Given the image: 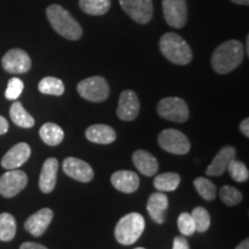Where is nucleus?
<instances>
[{
    "instance_id": "nucleus-21",
    "label": "nucleus",
    "mask_w": 249,
    "mask_h": 249,
    "mask_svg": "<svg viewBox=\"0 0 249 249\" xmlns=\"http://www.w3.org/2000/svg\"><path fill=\"white\" fill-rule=\"evenodd\" d=\"M133 163L139 170V172H141L145 177L155 176L160 167L155 156L145 150H136L134 152Z\"/></svg>"
},
{
    "instance_id": "nucleus-16",
    "label": "nucleus",
    "mask_w": 249,
    "mask_h": 249,
    "mask_svg": "<svg viewBox=\"0 0 249 249\" xmlns=\"http://www.w3.org/2000/svg\"><path fill=\"white\" fill-rule=\"evenodd\" d=\"M59 170L58 160L51 157L48 158L43 164L42 171L39 176V189L44 194H49L54 189L55 183H57V174Z\"/></svg>"
},
{
    "instance_id": "nucleus-12",
    "label": "nucleus",
    "mask_w": 249,
    "mask_h": 249,
    "mask_svg": "<svg viewBox=\"0 0 249 249\" xmlns=\"http://www.w3.org/2000/svg\"><path fill=\"white\" fill-rule=\"evenodd\" d=\"M62 170L68 177L80 182H90L93 179V170L85 160L67 157L62 163Z\"/></svg>"
},
{
    "instance_id": "nucleus-27",
    "label": "nucleus",
    "mask_w": 249,
    "mask_h": 249,
    "mask_svg": "<svg viewBox=\"0 0 249 249\" xmlns=\"http://www.w3.org/2000/svg\"><path fill=\"white\" fill-rule=\"evenodd\" d=\"M38 90L44 95L61 96L65 92L64 82L53 76H46L38 83Z\"/></svg>"
},
{
    "instance_id": "nucleus-13",
    "label": "nucleus",
    "mask_w": 249,
    "mask_h": 249,
    "mask_svg": "<svg viewBox=\"0 0 249 249\" xmlns=\"http://www.w3.org/2000/svg\"><path fill=\"white\" fill-rule=\"evenodd\" d=\"M140 113V101L138 95L133 90H124L121 92L117 116L124 121H133Z\"/></svg>"
},
{
    "instance_id": "nucleus-25",
    "label": "nucleus",
    "mask_w": 249,
    "mask_h": 249,
    "mask_svg": "<svg viewBox=\"0 0 249 249\" xmlns=\"http://www.w3.org/2000/svg\"><path fill=\"white\" fill-rule=\"evenodd\" d=\"M17 233V222L11 213H0V240L4 242L12 241Z\"/></svg>"
},
{
    "instance_id": "nucleus-38",
    "label": "nucleus",
    "mask_w": 249,
    "mask_h": 249,
    "mask_svg": "<svg viewBox=\"0 0 249 249\" xmlns=\"http://www.w3.org/2000/svg\"><path fill=\"white\" fill-rule=\"evenodd\" d=\"M235 249H249V240H248V239H246V240L242 241L241 244L239 245Z\"/></svg>"
},
{
    "instance_id": "nucleus-33",
    "label": "nucleus",
    "mask_w": 249,
    "mask_h": 249,
    "mask_svg": "<svg viewBox=\"0 0 249 249\" xmlns=\"http://www.w3.org/2000/svg\"><path fill=\"white\" fill-rule=\"evenodd\" d=\"M178 229L182 235L191 236L194 234L195 231V224L193 220L192 214L188 213H182L178 217Z\"/></svg>"
},
{
    "instance_id": "nucleus-4",
    "label": "nucleus",
    "mask_w": 249,
    "mask_h": 249,
    "mask_svg": "<svg viewBox=\"0 0 249 249\" xmlns=\"http://www.w3.org/2000/svg\"><path fill=\"white\" fill-rule=\"evenodd\" d=\"M145 227V220L139 213H130L118 222L114 229V236L120 245L130 246L135 244L142 235Z\"/></svg>"
},
{
    "instance_id": "nucleus-22",
    "label": "nucleus",
    "mask_w": 249,
    "mask_h": 249,
    "mask_svg": "<svg viewBox=\"0 0 249 249\" xmlns=\"http://www.w3.org/2000/svg\"><path fill=\"white\" fill-rule=\"evenodd\" d=\"M39 136L45 144L50 147H55L62 142L65 134L60 126L53 123H46L40 127Z\"/></svg>"
},
{
    "instance_id": "nucleus-14",
    "label": "nucleus",
    "mask_w": 249,
    "mask_h": 249,
    "mask_svg": "<svg viewBox=\"0 0 249 249\" xmlns=\"http://www.w3.org/2000/svg\"><path fill=\"white\" fill-rule=\"evenodd\" d=\"M53 219V211L49 208L40 209L28 218L24 223V229L34 236H40L45 233Z\"/></svg>"
},
{
    "instance_id": "nucleus-11",
    "label": "nucleus",
    "mask_w": 249,
    "mask_h": 249,
    "mask_svg": "<svg viewBox=\"0 0 249 249\" xmlns=\"http://www.w3.org/2000/svg\"><path fill=\"white\" fill-rule=\"evenodd\" d=\"M2 67L11 74L27 73L31 67L30 57L21 49H12L2 57Z\"/></svg>"
},
{
    "instance_id": "nucleus-31",
    "label": "nucleus",
    "mask_w": 249,
    "mask_h": 249,
    "mask_svg": "<svg viewBox=\"0 0 249 249\" xmlns=\"http://www.w3.org/2000/svg\"><path fill=\"white\" fill-rule=\"evenodd\" d=\"M222 201L229 207L239 204L242 201V194L232 186H223L219 192Z\"/></svg>"
},
{
    "instance_id": "nucleus-9",
    "label": "nucleus",
    "mask_w": 249,
    "mask_h": 249,
    "mask_svg": "<svg viewBox=\"0 0 249 249\" xmlns=\"http://www.w3.org/2000/svg\"><path fill=\"white\" fill-rule=\"evenodd\" d=\"M121 8L135 22L145 24L150 22L154 13L152 0H119Z\"/></svg>"
},
{
    "instance_id": "nucleus-15",
    "label": "nucleus",
    "mask_w": 249,
    "mask_h": 249,
    "mask_svg": "<svg viewBox=\"0 0 249 249\" xmlns=\"http://www.w3.org/2000/svg\"><path fill=\"white\" fill-rule=\"evenodd\" d=\"M31 154V149L29 144L21 142L15 144L6 152L1 160V166L7 170H15L18 167L22 166L26 161L29 160Z\"/></svg>"
},
{
    "instance_id": "nucleus-23",
    "label": "nucleus",
    "mask_w": 249,
    "mask_h": 249,
    "mask_svg": "<svg viewBox=\"0 0 249 249\" xmlns=\"http://www.w3.org/2000/svg\"><path fill=\"white\" fill-rule=\"evenodd\" d=\"M9 116L13 123L21 128H31L35 124V120L28 113L20 102H14L9 110Z\"/></svg>"
},
{
    "instance_id": "nucleus-35",
    "label": "nucleus",
    "mask_w": 249,
    "mask_h": 249,
    "mask_svg": "<svg viewBox=\"0 0 249 249\" xmlns=\"http://www.w3.org/2000/svg\"><path fill=\"white\" fill-rule=\"evenodd\" d=\"M20 249H48L45 246L35 244V242H24V244L21 245Z\"/></svg>"
},
{
    "instance_id": "nucleus-2",
    "label": "nucleus",
    "mask_w": 249,
    "mask_h": 249,
    "mask_svg": "<svg viewBox=\"0 0 249 249\" xmlns=\"http://www.w3.org/2000/svg\"><path fill=\"white\" fill-rule=\"evenodd\" d=\"M46 17L59 35L70 40H77L82 36V28L70 12L60 5H51L46 9Z\"/></svg>"
},
{
    "instance_id": "nucleus-29",
    "label": "nucleus",
    "mask_w": 249,
    "mask_h": 249,
    "mask_svg": "<svg viewBox=\"0 0 249 249\" xmlns=\"http://www.w3.org/2000/svg\"><path fill=\"white\" fill-rule=\"evenodd\" d=\"M192 218L195 224V231L198 233H204L210 227V214L204 208L197 207L193 210Z\"/></svg>"
},
{
    "instance_id": "nucleus-3",
    "label": "nucleus",
    "mask_w": 249,
    "mask_h": 249,
    "mask_svg": "<svg viewBox=\"0 0 249 249\" xmlns=\"http://www.w3.org/2000/svg\"><path fill=\"white\" fill-rule=\"evenodd\" d=\"M160 49L167 60L176 65H187L192 61L193 52L188 43L181 36L174 33H167L161 36Z\"/></svg>"
},
{
    "instance_id": "nucleus-8",
    "label": "nucleus",
    "mask_w": 249,
    "mask_h": 249,
    "mask_svg": "<svg viewBox=\"0 0 249 249\" xmlns=\"http://www.w3.org/2000/svg\"><path fill=\"white\" fill-rule=\"evenodd\" d=\"M28 183V177L23 171L9 170L0 177V195L4 197H14Z\"/></svg>"
},
{
    "instance_id": "nucleus-5",
    "label": "nucleus",
    "mask_w": 249,
    "mask_h": 249,
    "mask_svg": "<svg viewBox=\"0 0 249 249\" xmlns=\"http://www.w3.org/2000/svg\"><path fill=\"white\" fill-rule=\"evenodd\" d=\"M77 92L82 98L89 102L101 103L107 101L110 88L103 76H91L81 81L77 85Z\"/></svg>"
},
{
    "instance_id": "nucleus-10",
    "label": "nucleus",
    "mask_w": 249,
    "mask_h": 249,
    "mask_svg": "<svg viewBox=\"0 0 249 249\" xmlns=\"http://www.w3.org/2000/svg\"><path fill=\"white\" fill-rule=\"evenodd\" d=\"M163 13L169 26L180 29L186 24L188 17L186 0H163Z\"/></svg>"
},
{
    "instance_id": "nucleus-34",
    "label": "nucleus",
    "mask_w": 249,
    "mask_h": 249,
    "mask_svg": "<svg viewBox=\"0 0 249 249\" xmlns=\"http://www.w3.org/2000/svg\"><path fill=\"white\" fill-rule=\"evenodd\" d=\"M172 249H191L188 241L183 236H177L173 240V248Z\"/></svg>"
},
{
    "instance_id": "nucleus-30",
    "label": "nucleus",
    "mask_w": 249,
    "mask_h": 249,
    "mask_svg": "<svg viewBox=\"0 0 249 249\" xmlns=\"http://www.w3.org/2000/svg\"><path fill=\"white\" fill-rule=\"evenodd\" d=\"M226 170L229 171L231 178L236 182H245L249 178V171L247 166L242 161L236 160L235 158L231 160V163L229 164Z\"/></svg>"
},
{
    "instance_id": "nucleus-17",
    "label": "nucleus",
    "mask_w": 249,
    "mask_h": 249,
    "mask_svg": "<svg viewBox=\"0 0 249 249\" xmlns=\"http://www.w3.org/2000/svg\"><path fill=\"white\" fill-rule=\"evenodd\" d=\"M169 208V198L163 194V192L154 193L149 197L147 210L149 216L155 223L163 224L166 218V210Z\"/></svg>"
},
{
    "instance_id": "nucleus-19",
    "label": "nucleus",
    "mask_w": 249,
    "mask_h": 249,
    "mask_svg": "<svg viewBox=\"0 0 249 249\" xmlns=\"http://www.w3.org/2000/svg\"><path fill=\"white\" fill-rule=\"evenodd\" d=\"M111 182L119 192L132 194L138 191L140 186V178L136 173L132 171H117L112 174Z\"/></svg>"
},
{
    "instance_id": "nucleus-6",
    "label": "nucleus",
    "mask_w": 249,
    "mask_h": 249,
    "mask_svg": "<svg viewBox=\"0 0 249 249\" xmlns=\"http://www.w3.org/2000/svg\"><path fill=\"white\" fill-rule=\"evenodd\" d=\"M157 112L160 117L173 123H186L189 118L187 103L179 97H166L158 103Z\"/></svg>"
},
{
    "instance_id": "nucleus-24",
    "label": "nucleus",
    "mask_w": 249,
    "mask_h": 249,
    "mask_svg": "<svg viewBox=\"0 0 249 249\" xmlns=\"http://www.w3.org/2000/svg\"><path fill=\"white\" fill-rule=\"evenodd\" d=\"M181 178L178 173L167 172L157 176L154 180V186L158 192H173L178 188Z\"/></svg>"
},
{
    "instance_id": "nucleus-37",
    "label": "nucleus",
    "mask_w": 249,
    "mask_h": 249,
    "mask_svg": "<svg viewBox=\"0 0 249 249\" xmlns=\"http://www.w3.org/2000/svg\"><path fill=\"white\" fill-rule=\"evenodd\" d=\"M7 130H8V123H7V120H6L4 117L0 116V135H2V134L7 133Z\"/></svg>"
},
{
    "instance_id": "nucleus-26",
    "label": "nucleus",
    "mask_w": 249,
    "mask_h": 249,
    "mask_svg": "<svg viewBox=\"0 0 249 249\" xmlns=\"http://www.w3.org/2000/svg\"><path fill=\"white\" fill-rule=\"evenodd\" d=\"M80 8L89 15H104L111 7V0H79Z\"/></svg>"
},
{
    "instance_id": "nucleus-18",
    "label": "nucleus",
    "mask_w": 249,
    "mask_h": 249,
    "mask_svg": "<svg viewBox=\"0 0 249 249\" xmlns=\"http://www.w3.org/2000/svg\"><path fill=\"white\" fill-rule=\"evenodd\" d=\"M236 151L235 149L231 147V145H227L219 150V152L214 156L213 163H211L208 169L205 170V173L210 177H219L225 172L229 164L231 163L235 158Z\"/></svg>"
},
{
    "instance_id": "nucleus-20",
    "label": "nucleus",
    "mask_w": 249,
    "mask_h": 249,
    "mask_svg": "<svg viewBox=\"0 0 249 249\" xmlns=\"http://www.w3.org/2000/svg\"><path fill=\"white\" fill-rule=\"evenodd\" d=\"M86 138L88 141L97 144H110L117 139L116 130L107 124H92L86 130Z\"/></svg>"
},
{
    "instance_id": "nucleus-39",
    "label": "nucleus",
    "mask_w": 249,
    "mask_h": 249,
    "mask_svg": "<svg viewBox=\"0 0 249 249\" xmlns=\"http://www.w3.org/2000/svg\"><path fill=\"white\" fill-rule=\"evenodd\" d=\"M232 2H234L236 5H245V6H248L249 4V0H231Z\"/></svg>"
},
{
    "instance_id": "nucleus-28",
    "label": "nucleus",
    "mask_w": 249,
    "mask_h": 249,
    "mask_svg": "<svg viewBox=\"0 0 249 249\" xmlns=\"http://www.w3.org/2000/svg\"><path fill=\"white\" fill-rule=\"evenodd\" d=\"M194 187L203 200L213 201L216 198L217 189L211 180L203 178V177H198L194 180Z\"/></svg>"
},
{
    "instance_id": "nucleus-40",
    "label": "nucleus",
    "mask_w": 249,
    "mask_h": 249,
    "mask_svg": "<svg viewBox=\"0 0 249 249\" xmlns=\"http://www.w3.org/2000/svg\"><path fill=\"white\" fill-rule=\"evenodd\" d=\"M134 249H145V248H143V247H138V248H134Z\"/></svg>"
},
{
    "instance_id": "nucleus-32",
    "label": "nucleus",
    "mask_w": 249,
    "mask_h": 249,
    "mask_svg": "<svg viewBox=\"0 0 249 249\" xmlns=\"http://www.w3.org/2000/svg\"><path fill=\"white\" fill-rule=\"evenodd\" d=\"M24 85L22 80H20L18 77H12L11 80L8 81L7 89L5 91V97L8 99V101H17V99L20 97L21 93L23 91Z\"/></svg>"
},
{
    "instance_id": "nucleus-1",
    "label": "nucleus",
    "mask_w": 249,
    "mask_h": 249,
    "mask_svg": "<svg viewBox=\"0 0 249 249\" xmlns=\"http://www.w3.org/2000/svg\"><path fill=\"white\" fill-rule=\"evenodd\" d=\"M245 50L241 42L227 40L217 46L211 57V65L218 74H227L234 71L244 60Z\"/></svg>"
},
{
    "instance_id": "nucleus-7",
    "label": "nucleus",
    "mask_w": 249,
    "mask_h": 249,
    "mask_svg": "<svg viewBox=\"0 0 249 249\" xmlns=\"http://www.w3.org/2000/svg\"><path fill=\"white\" fill-rule=\"evenodd\" d=\"M158 144L163 150L173 155H186L191 150V142L182 132L177 129H164L158 135Z\"/></svg>"
},
{
    "instance_id": "nucleus-36",
    "label": "nucleus",
    "mask_w": 249,
    "mask_h": 249,
    "mask_svg": "<svg viewBox=\"0 0 249 249\" xmlns=\"http://www.w3.org/2000/svg\"><path fill=\"white\" fill-rule=\"evenodd\" d=\"M240 130H241V133L246 136V138H249V119L248 118H246L245 120L241 121Z\"/></svg>"
}]
</instances>
